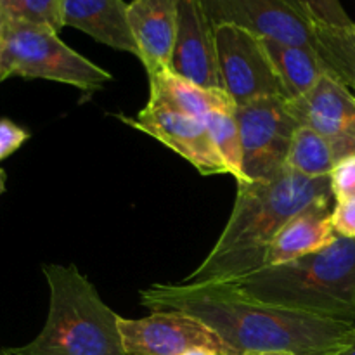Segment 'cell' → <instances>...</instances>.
I'll list each match as a JSON object with an SVG mask.
<instances>
[{
	"mask_svg": "<svg viewBox=\"0 0 355 355\" xmlns=\"http://www.w3.org/2000/svg\"><path fill=\"white\" fill-rule=\"evenodd\" d=\"M146 309L180 311L214 329L234 355L290 352L340 355L355 338L352 322L331 321L253 300L232 284L156 283L139 291Z\"/></svg>",
	"mask_w": 355,
	"mask_h": 355,
	"instance_id": "6da1fadb",
	"label": "cell"
},
{
	"mask_svg": "<svg viewBox=\"0 0 355 355\" xmlns=\"http://www.w3.org/2000/svg\"><path fill=\"white\" fill-rule=\"evenodd\" d=\"M335 200L329 177L283 168L270 179L238 184L234 207L207 259L182 283L234 281L266 267L269 245L284 224L318 201Z\"/></svg>",
	"mask_w": 355,
	"mask_h": 355,
	"instance_id": "7a4b0ae2",
	"label": "cell"
},
{
	"mask_svg": "<svg viewBox=\"0 0 355 355\" xmlns=\"http://www.w3.org/2000/svg\"><path fill=\"white\" fill-rule=\"evenodd\" d=\"M224 283L274 307L355 324V238Z\"/></svg>",
	"mask_w": 355,
	"mask_h": 355,
	"instance_id": "3957f363",
	"label": "cell"
},
{
	"mask_svg": "<svg viewBox=\"0 0 355 355\" xmlns=\"http://www.w3.org/2000/svg\"><path fill=\"white\" fill-rule=\"evenodd\" d=\"M49 312L37 338L0 355H128L118 318L75 266L45 263Z\"/></svg>",
	"mask_w": 355,
	"mask_h": 355,
	"instance_id": "277c9868",
	"label": "cell"
},
{
	"mask_svg": "<svg viewBox=\"0 0 355 355\" xmlns=\"http://www.w3.org/2000/svg\"><path fill=\"white\" fill-rule=\"evenodd\" d=\"M214 28L248 30L260 38L311 49L338 82L355 85V33L315 23L283 0H198Z\"/></svg>",
	"mask_w": 355,
	"mask_h": 355,
	"instance_id": "5b68a950",
	"label": "cell"
},
{
	"mask_svg": "<svg viewBox=\"0 0 355 355\" xmlns=\"http://www.w3.org/2000/svg\"><path fill=\"white\" fill-rule=\"evenodd\" d=\"M2 31V80L9 76L42 78L66 83L85 92L99 90L111 75L73 51L58 31L38 24L0 19Z\"/></svg>",
	"mask_w": 355,
	"mask_h": 355,
	"instance_id": "8992f818",
	"label": "cell"
},
{
	"mask_svg": "<svg viewBox=\"0 0 355 355\" xmlns=\"http://www.w3.org/2000/svg\"><path fill=\"white\" fill-rule=\"evenodd\" d=\"M243 144V168L248 182L270 179L286 168L291 141L300 127L286 97H262L236 106Z\"/></svg>",
	"mask_w": 355,
	"mask_h": 355,
	"instance_id": "52a82bcc",
	"label": "cell"
},
{
	"mask_svg": "<svg viewBox=\"0 0 355 355\" xmlns=\"http://www.w3.org/2000/svg\"><path fill=\"white\" fill-rule=\"evenodd\" d=\"M218 73L222 89L236 106L262 97H286L262 38L248 30L222 24L215 28Z\"/></svg>",
	"mask_w": 355,
	"mask_h": 355,
	"instance_id": "ba28073f",
	"label": "cell"
},
{
	"mask_svg": "<svg viewBox=\"0 0 355 355\" xmlns=\"http://www.w3.org/2000/svg\"><path fill=\"white\" fill-rule=\"evenodd\" d=\"M118 329L128 355H184L196 349L234 355L214 329L180 311H158L141 319L118 318Z\"/></svg>",
	"mask_w": 355,
	"mask_h": 355,
	"instance_id": "9c48e42d",
	"label": "cell"
},
{
	"mask_svg": "<svg viewBox=\"0 0 355 355\" xmlns=\"http://www.w3.org/2000/svg\"><path fill=\"white\" fill-rule=\"evenodd\" d=\"M302 127L321 134L331 144L336 162L355 156V96L333 76H324L311 92L290 101Z\"/></svg>",
	"mask_w": 355,
	"mask_h": 355,
	"instance_id": "30bf717a",
	"label": "cell"
},
{
	"mask_svg": "<svg viewBox=\"0 0 355 355\" xmlns=\"http://www.w3.org/2000/svg\"><path fill=\"white\" fill-rule=\"evenodd\" d=\"M121 121L139 132L151 135L191 163L201 175L229 173L215 149L207 123L201 118L186 116L165 110L144 106L134 118L118 114Z\"/></svg>",
	"mask_w": 355,
	"mask_h": 355,
	"instance_id": "8fae6325",
	"label": "cell"
},
{
	"mask_svg": "<svg viewBox=\"0 0 355 355\" xmlns=\"http://www.w3.org/2000/svg\"><path fill=\"white\" fill-rule=\"evenodd\" d=\"M170 69L208 89H222L215 28L198 0H179V26Z\"/></svg>",
	"mask_w": 355,
	"mask_h": 355,
	"instance_id": "7c38bea8",
	"label": "cell"
},
{
	"mask_svg": "<svg viewBox=\"0 0 355 355\" xmlns=\"http://www.w3.org/2000/svg\"><path fill=\"white\" fill-rule=\"evenodd\" d=\"M128 21L148 76L170 68L177 26L179 0H132Z\"/></svg>",
	"mask_w": 355,
	"mask_h": 355,
	"instance_id": "4fadbf2b",
	"label": "cell"
},
{
	"mask_svg": "<svg viewBox=\"0 0 355 355\" xmlns=\"http://www.w3.org/2000/svg\"><path fill=\"white\" fill-rule=\"evenodd\" d=\"M331 211V201H318L290 218L269 245L266 267L295 262L335 243L338 236L333 231Z\"/></svg>",
	"mask_w": 355,
	"mask_h": 355,
	"instance_id": "5bb4252c",
	"label": "cell"
},
{
	"mask_svg": "<svg viewBox=\"0 0 355 355\" xmlns=\"http://www.w3.org/2000/svg\"><path fill=\"white\" fill-rule=\"evenodd\" d=\"M62 21L99 44L139 55L123 0H64Z\"/></svg>",
	"mask_w": 355,
	"mask_h": 355,
	"instance_id": "9a60e30c",
	"label": "cell"
},
{
	"mask_svg": "<svg viewBox=\"0 0 355 355\" xmlns=\"http://www.w3.org/2000/svg\"><path fill=\"white\" fill-rule=\"evenodd\" d=\"M148 107L201 118L214 111H236V103L224 89H208L175 75L170 68L149 76Z\"/></svg>",
	"mask_w": 355,
	"mask_h": 355,
	"instance_id": "2e32d148",
	"label": "cell"
},
{
	"mask_svg": "<svg viewBox=\"0 0 355 355\" xmlns=\"http://www.w3.org/2000/svg\"><path fill=\"white\" fill-rule=\"evenodd\" d=\"M262 42L290 101L311 92L324 76H333L329 66L311 49L279 44L267 38H262Z\"/></svg>",
	"mask_w": 355,
	"mask_h": 355,
	"instance_id": "e0dca14e",
	"label": "cell"
},
{
	"mask_svg": "<svg viewBox=\"0 0 355 355\" xmlns=\"http://www.w3.org/2000/svg\"><path fill=\"white\" fill-rule=\"evenodd\" d=\"M336 163L331 144L321 134L302 125L297 128L288 153L286 168L311 179H319L331 175Z\"/></svg>",
	"mask_w": 355,
	"mask_h": 355,
	"instance_id": "ac0fdd59",
	"label": "cell"
},
{
	"mask_svg": "<svg viewBox=\"0 0 355 355\" xmlns=\"http://www.w3.org/2000/svg\"><path fill=\"white\" fill-rule=\"evenodd\" d=\"M203 120L227 172L238 184L248 182L243 168V144L234 111H214Z\"/></svg>",
	"mask_w": 355,
	"mask_h": 355,
	"instance_id": "d6986e66",
	"label": "cell"
},
{
	"mask_svg": "<svg viewBox=\"0 0 355 355\" xmlns=\"http://www.w3.org/2000/svg\"><path fill=\"white\" fill-rule=\"evenodd\" d=\"M64 0H0V19L47 26L54 31L64 28Z\"/></svg>",
	"mask_w": 355,
	"mask_h": 355,
	"instance_id": "ffe728a7",
	"label": "cell"
},
{
	"mask_svg": "<svg viewBox=\"0 0 355 355\" xmlns=\"http://www.w3.org/2000/svg\"><path fill=\"white\" fill-rule=\"evenodd\" d=\"M298 2L302 3L307 16L315 23L338 28V30H354L355 23L350 19L340 0H298Z\"/></svg>",
	"mask_w": 355,
	"mask_h": 355,
	"instance_id": "44dd1931",
	"label": "cell"
},
{
	"mask_svg": "<svg viewBox=\"0 0 355 355\" xmlns=\"http://www.w3.org/2000/svg\"><path fill=\"white\" fill-rule=\"evenodd\" d=\"M331 193L335 201H345L355 198V156L336 163L331 175Z\"/></svg>",
	"mask_w": 355,
	"mask_h": 355,
	"instance_id": "7402d4cb",
	"label": "cell"
},
{
	"mask_svg": "<svg viewBox=\"0 0 355 355\" xmlns=\"http://www.w3.org/2000/svg\"><path fill=\"white\" fill-rule=\"evenodd\" d=\"M30 139V132L9 118H0V162L9 158Z\"/></svg>",
	"mask_w": 355,
	"mask_h": 355,
	"instance_id": "603a6c76",
	"label": "cell"
},
{
	"mask_svg": "<svg viewBox=\"0 0 355 355\" xmlns=\"http://www.w3.org/2000/svg\"><path fill=\"white\" fill-rule=\"evenodd\" d=\"M333 231L340 238H355V198L335 201L331 211Z\"/></svg>",
	"mask_w": 355,
	"mask_h": 355,
	"instance_id": "cb8c5ba5",
	"label": "cell"
},
{
	"mask_svg": "<svg viewBox=\"0 0 355 355\" xmlns=\"http://www.w3.org/2000/svg\"><path fill=\"white\" fill-rule=\"evenodd\" d=\"M283 2H286L288 6H291V7H293V9H297L298 12H302V14H304V16H307V12H305V9H304V7H302V3L298 2V0H283ZM312 21H314V19H312Z\"/></svg>",
	"mask_w": 355,
	"mask_h": 355,
	"instance_id": "d4e9b609",
	"label": "cell"
},
{
	"mask_svg": "<svg viewBox=\"0 0 355 355\" xmlns=\"http://www.w3.org/2000/svg\"><path fill=\"white\" fill-rule=\"evenodd\" d=\"M184 355H220L214 350H207V349H196V350H191V352L184 354Z\"/></svg>",
	"mask_w": 355,
	"mask_h": 355,
	"instance_id": "484cf974",
	"label": "cell"
},
{
	"mask_svg": "<svg viewBox=\"0 0 355 355\" xmlns=\"http://www.w3.org/2000/svg\"><path fill=\"white\" fill-rule=\"evenodd\" d=\"M6 182H7V173L6 170L0 168V196L6 193Z\"/></svg>",
	"mask_w": 355,
	"mask_h": 355,
	"instance_id": "4316f807",
	"label": "cell"
},
{
	"mask_svg": "<svg viewBox=\"0 0 355 355\" xmlns=\"http://www.w3.org/2000/svg\"><path fill=\"white\" fill-rule=\"evenodd\" d=\"M243 355H295L290 352H250V354H243Z\"/></svg>",
	"mask_w": 355,
	"mask_h": 355,
	"instance_id": "83f0119b",
	"label": "cell"
},
{
	"mask_svg": "<svg viewBox=\"0 0 355 355\" xmlns=\"http://www.w3.org/2000/svg\"><path fill=\"white\" fill-rule=\"evenodd\" d=\"M340 355H355V338H354V342L350 343V347L349 349L345 350V352H342Z\"/></svg>",
	"mask_w": 355,
	"mask_h": 355,
	"instance_id": "f1b7e54d",
	"label": "cell"
},
{
	"mask_svg": "<svg viewBox=\"0 0 355 355\" xmlns=\"http://www.w3.org/2000/svg\"><path fill=\"white\" fill-rule=\"evenodd\" d=\"M0 82H3L2 80V31H0Z\"/></svg>",
	"mask_w": 355,
	"mask_h": 355,
	"instance_id": "f546056e",
	"label": "cell"
},
{
	"mask_svg": "<svg viewBox=\"0 0 355 355\" xmlns=\"http://www.w3.org/2000/svg\"><path fill=\"white\" fill-rule=\"evenodd\" d=\"M354 33H355V26H354Z\"/></svg>",
	"mask_w": 355,
	"mask_h": 355,
	"instance_id": "4dcf8cb0",
	"label": "cell"
},
{
	"mask_svg": "<svg viewBox=\"0 0 355 355\" xmlns=\"http://www.w3.org/2000/svg\"><path fill=\"white\" fill-rule=\"evenodd\" d=\"M354 89H355V85H354Z\"/></svg>",
	"mask_w": 355,
	"mask_h": 355,
	"instance_id": "1f68e13d",
	"label": "cell"
}]
</instances>
